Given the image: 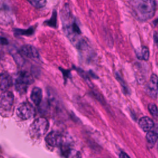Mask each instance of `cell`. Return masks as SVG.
Masks as SVG:
<instances>
[{"label": "cell", "instance_id": "2", "mask_svg": "<svg viewBox=\"0 0 158 158\" xmlns=\"http://www.w3.org/2000/svg\"><path fill=\"white\" fill-rule=\"evenodd\" d=\"M62 15L65 33L69 35L70 39H73L74 40L78 35H80L81 32L79 27L71 17L70 11L68 10H65V9H64Z\"/></svg>", "mask_w": 158, "mask_h": 158}, {"label": "cell", "instance_id": "9", "mask_svg": "<svg viewBox=\"0 0 158 158\" xmlns=\"http://www.w3.org/2000/svg\"><path fill=\"white\" fill-rule=\"evenodd\" d=\"M20 51L22 55L27 58L36 59L39 58V53L35 47L30 44H26L21 47Z\"/></svg>", "mask_w": 158, "mask_h": 158}, {"label": "cell", "instance_id": "10", "mask_svg": "<svg viewBox=\"0 0 158 158\" xmlns=\"http://www.w3.org/2000/svg\"><path fill=\"white\" fill-rule=\"evenodd\" d=\"M139 125L144 131H150L154 127V122L148 117H143L139 120Z\"/></svg>", "mask_w": 158, "mask_h": 158}, {"label": "cell", "instance_id": "6", "mask_svg": "<svg viewBox=\"0 0 158 158\" xmlns=\"http://www.w3.org/2000/svg\"><path fill=\"white\" fill-rule=\"evenodd\" d=\"M14 94L9 91H4L1 95L0 107L1 110L7 111L10 109L14 102Z\"/></svg>", "mask_w": 158, "mask_h": 158}, {"label": "cell", "instance_id": "3", "mask_svg": "<svg viewBox=\"0 0 158 158\" xmlns=\"http://www.w3.org/2000/svg\"><path fill=\"white\" fill-rule=\"evenodd\" d=\"M33 82L31 75L25 71H21L18 73L15 80V87L19 93L26 92L28 86Z\"/></svg>", "mask_w": 158, "mask_h": 158}, {"label": "cell", "instance_id": "8", "mask_svg": "<svg viewBox=\"0 0 158 158\" xmlns=\"http://www.w3.org/2000/svg\"><path fill=\"white\" fill-rule=\"evenodd\" d=\"M64 141L63 136L58 131H52L46 137V141L51 146L56 147L62 145Z\"/></svg>", "mask_w": 158, "mask_h": 158}, {"label": "cell", "instance_id": "12", "mask_svg": "<svg viewBox=\"0 0 158 158\" xmlns=\"http://www.w3.org/2000/svg\"><path fill=\"white\" fill-rule=\"evenodd\" d=\"M42 90L39 87H35L33 88L31 94H30V98L33 102L36 105L38 106L42 99Z\"/></svg>", "mask_w": 158, "mask_h": 158}, {"label": "cell", "instance_id": "14", "mask_svg": "<svg viewBox=\"0 0 158 158\" xmlns=\"http://www.w3.org/2000/svg\"><path fill=\"white\" fill-rule=\"evenodd\" d=\"M157 136L153 131H148L146 134V139L150 144H154L157 139Z\"/></svg>", "mask_w": 158, "mask_h": 158}, {"label": "cell", "instance_id": "5", "mask_svg": "<svg viewBox=\"0 0 158 158\" xmlns=\"http://www.w3.org/2000/svg\"><path fill=\"white\" fill-rule=\"evenodd\" d=\"M16 114L19 118L23 120H27L33 116L35 109L30 104L22 102L17 108Z\"/></svg>", "mask_w": 158, "mask_h": 158}, {"label": "cell", "instance_id": "13", "mask_svg": "<svg viewBox=\"0 0 158 158\" xmlns=\"http://www.w3.org/2000/svg\"><path fill=\"white\" fill-rule=\"evenodd\" d=\"M136 54L138 59L148 60L149 57V51L147 47L142 46L141 48L136 50Z\"/></svg>", "mask_w": 158, "mask_h": 158}, {"label": "cell", "instance_id": "1", "mask_svg": "<svg viewBox=\"0 0 158 158\" xmlns=\"http://www.w3.org/2000/svg\"><path fill=\"white\" fill-rule=\"evenodd\" d=\"M133 15L139 20L151 19L155 13L156 2L152 0H135L130 2Z\"/></svg>", "mask_w": 158, "mask_h": 158}, {"label": "cell", "instance_id": "16", "mask_svg": "<svg viewBox=\"0 0 158 158\" xmlns=\"http://www.w3.org/2000/svg\"><path fill=\"white\" fill-rule=\"evenodd\" d=\"M148 110L154 117L156 118L158 117V109L156 104H149L148 105Z\"/></svg>", "mask_w": 158, "mask_h": 158}, {"label": "cell", "instance_id": "17", "mask_svg": "<svg viewBox=\"0 0 158 158\" xmlns=\"http://www.w3.org/2000/svg\"><path fill=\"white\" fill-rule=\"evenodd\" d=\"M51 22H52V26L55 27V25H56V14H53L52 18L49 20V25L51 23Z\"/></svg>", "mask_w": 158, "mask_h": 158}, {"label": "cell", "instance_id": "18", "mask_svg": "<svg viewBox=\"0 0 158 158\" xmlns=\"http://www.w3.org/2000/svg\"><path fill=\"white\" fill-rule=\"evenodd\" d=\"M119 158H130V157L125 152H122L119 154Z\"/></svg>", "mask_w": 158, "mask_h": 158}, {"label": "cell", "instance_id": "15", "mask_svg": "<svg viewBox=\"0 0 158 158\" xmlns=\"http://www.w3.org/2000/svg\"><path fill=\"white\" fill-rule=\"evenodd\" d=\"M33 6L36 8H41L45 6L46 1L44 0H32L28 1Z\"/></svg>", "mask_w": 158, "mask_h": 158}, {"label": "cell", "instance_id": "11", "mask_svg": "<svg viewBox=\"0 0 158 158\" xmlns=\"http://www.w3.org/2000/svg\"><path fill=\"white\" fill-rule=\"evenodd\" d=\"M1 89L2 91H6L12 85V77L7 73L3 72L1 74Z\"/></svg>", "mask_w": 158, "mask_h": 158}, {"label": "cell", "instance_id": "4", "mask_svg": "<svg viewBox=\"0 0 158 158\" xmlns=\"http://www.w3.org/2000/svg\"><path fill=\"white\" fill-rule=\"evenodd\" d=\"M49 123L47 119L43 117L38 118L35 120L30 127V133L35 137L43 136L48 131Z\"/></svg>", "mask_w": 158, "mask_h": 158}, {"label": "cell", "instance_id": "7", "mask_svg": "<svg viewBox=\"0 0 158 158\" xmlns=\"http://www.w3.org/2000/svg\"><path fill=\"white\" fill-rule=\"evenodd\" d=\"M147 94L152 98L156 99L158 93V77L156 74H152L146 87Z\"/></svg>", "mask_w": 158, "mask_h": 158}, {"label": "cell", "instance_id": "19", "mask_svg": "<svg viewBox=\"0 0 158 158\" xmlns=\"http://www.w3.org/2000/svg\"><path fill=\"white\" fill-rule=\"evenodd\" d=\"M153 131L156 133V135H157V138H158V125H156V126L155 127L154 130Z\"/></svg>", "mask_w": 158, "mask_h": 158}]
</instances>
